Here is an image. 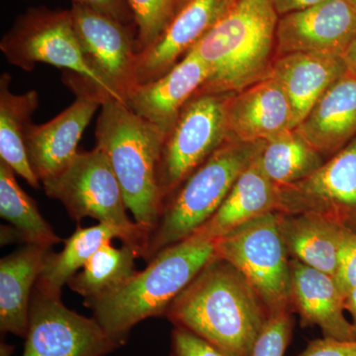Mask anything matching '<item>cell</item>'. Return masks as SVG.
Masks as SVG:
<instances>
[{
	"label": "cell",
	"instance_id": "cell-1",
	"mask_svg": "<svg viewBox=\"0 0 356 356\" xmlns=\"http://www.w3.org/2000/svg\"><path fill=\"white\" fill-rule=\"evenodd\" d=\"M268 310L236 267L213 257L165 317L231 356H250Z\"/></svg>",
	"mask_w": 356,
	"mask_h": 356
},
{
	"label": "cell",
	"instance_id": "cell-2",
	"mask_svg": "<svg viewBox=\"0 0 356 356\" xmlns=\"http://www.w3.org/2000/svg\"><path fill=\"white\" fill-rule=\"evenodd\" d=\"M278 16L273 0H235L191 49L209 69L195 95H233L270 76Z\"/></svg>",
	"mask_w": 356,
	"mask_h": 356
},
{
	"label": "cell",
	"instance_id": "cell-3",
	"mask_svg": "<svg viewBox=\"0 0 356 356\" xmlns=\"http://www.w3.org/2000/svg\"><path fill=\"white\" fill-rule=\"evenodd\" d=\"M214 242L187 238L159 252L123 286L90 301L93 318L123 346L135 325L149 318L165 316L172 302L214 257Z\"/></svg>",
	"mask_w": 356,
	"mask_h": 356
},
{
	"label": "cell",
	"instance_id": "cell-4",
	"mask_svg": "<svg viewBox=\"0 0 356 356\" xmlns=\"http://www.w3.org/2000/svg\"><path fill=\"white\" fill-rule=\"evenodd\" d=\"M95 137L96 147L108 159L120 184L128 210L152 234L163 208L158 166L165 136L125 103L108 98L102 103Z\"/></svg>",
	"mask_w": 356,
	"mask_h": 356
},
{
	"label": "cell",
	"instance_id": "cell-5",
	"mask_svg": "<svg viewBox=\"0 0 356 356\" xmlns=\"http://www.w3.org/2000/svg\"><path fill=\"white\" fill-rule=\"evenodd\" d=\"M264 142L227 138L166 199L143 259L149 262L161 250L186 240L203 226L219 209L243 170L261 154Z\"/></svg>",
	"mask_w": 356,
	"mask_h": 356
},
{
	"label": "cell",
	"instance_id": "cell-6",
	"mask_svg": "<svg viewBox=\"0 0 356 356\" xmlns=\"http://www.w3.org/2000/svg\"><path fill=\"white\" fill-rule=\"evenodd\" d=\"M42 182L46 195L60 201L72 220L79 224L84 218H92L113 227L123 245L144 257L151 231L129 218L120 184L98 147L79 152L65 170Z\"/></svg>",
	"mask_w": 356,
	"mask_h": 356
},
{
	"label": "cell",
	"instance_id": "cell-7",
	"mask_svg": "<svg viewBox=\"0 0 356 356\" xmlns=\"http://www.w3.org/2000/svg\"><path fill=\"white\" fill-rule=\"evenodd\" d=\"M280 212L266 213L214 242V254L245 276L269 314L291 310L290 257L280 228Z\"/></svg>",
	"mask_w": 356,
	"mask_h": 356
},
{
	"label": "cell",
	"instance_id": "cell-8",
	"mask_svg": "<svg viewBox=\"0 0 356 356\" xmlns=\"http://www.w3.org/2000/svg\"><path fill=\"white\" fill-rule=\"evenodd\" d=\"M0 50L9 64L25 72H32L39 63L55 65L74 74L79 83L102 96L103 102L111 98L84 58L70 10L29 9L4 35Z\"/></svg>",
	"mask_w": 356,
	"mask_h": 356
},
{
	"label": "cell",
	"instance_id": "cell-9",
	"mask_svg": "<svg viewBox=\"0 0 356 356\" xmlns=\"http://www.w3.org/2000/svg\"><path fill=\"white\" fill-rule=\"evenodd\" d=\"M229 95L193 96L166 136L158 166L163 204L182 182L228 138L226 102Z\"/></svg>",
	"mask_w": 356,
	"mask_h": 356
},
{
	"label": "cell",
	"instance_id": "cell-10",
	"mask_svg": "<svg viewBox=\"0 0 356 356\" xmlns=\"http://www.w3.org/2000/svg\"><path fill=\"white\" fill-rule=\"evenodd\" d=\"M276 212L325 218L356 234V138L308 177L277 187Z\"/></svg>",
	"mask_w": 356,
	"mask_h": 356
},
{
	"label": "cell",
	"instance_id": "cell-11",
	"mask_svg": "<svg viewBox=\"0 0 356 356\" xmlns=\"http://www.w3.org/2000/svg\"><path fill=\"white\" fill-rule=\"evenodd\" d=\"M22 356H104L119 348L95 318L34 289Z\"/></svg>",
	"mask_w": 356,
	"mask_h": 356
},
{
	"label": "cell",
	"instance_id": "cell-12",
	"mask_svg": "<svg viewBox=\"0 0 356 356\" xmlns=\"http://www.w3.org/2000/svg\"><path fill=\"white\" fill-rule=\"evenodd\" d=\"M74 31L86 62L110 97L125 103L135 86L137 47L134 27L83 4L72 2Z\"/></svg>",
	"mask_w": 356,
	"mask_h": 356
},
{
	"label": "cell",
	"instance_id": "cell-13",
	"mask_svg": "<svg viewBox=\"0 0 356 356\" xmlns=\"http://www.w3.org/2000/svg\"><path fill=\"white\" fill-rule=\"evenodd\" d=\"M355 38L356 7L346 0H325L281 16L276 58L298 51L343 56Z\"/></svg>",
	"mask_w": 356,
	"mask_h": 356
},
{
	"label": "cell",
	"instance_id": "cell-14",
	"mask_svg": "<svg viewBox=\"0 0 356 356\" xmlns=\"http://www.w3.org/2000/svg\"><path fill=\"white\" fill-rule=\"evenodd\" d=\"M76 99L55 118L31 125L26 135V151L40 181L65 170L79 152L77 145L103 99L97 93L76 89Z\"/></svg>",
	"mask_w": 356,
	"mask_h": 356
},
{
	"label": "cell",
	"instance_id": "cell-15",
	"mask_svg": "<svg viewBox=\"0 0 356 356\" xmlns=\"http://www.w3.org/2000/svg\"><path fill=\"white\" fill-rule=\"evenodd\" d=\"M235 0H191L146 50L137 54V86L156 81L170 72L181 56L210 31Z\"/></svg>",
	"mask_w": 356,
	"mask_h": 356
},
{
	"label": "cell",
	"instance_id": "cell-16",
	"mask_svg": "<svg viewBox=\"0 0 356 356\" xmlns=\"http://www.w3.org/2000/svg\"><path fill=\"white\" fill-rule=\"evenodd\" d=\"M208 76L207 65L191 50L163 76L135 86L126 96L125 104L166 138L181 110L198 92Z\"/></svg>",
	"mask_w": 356,
	"mask_h": 356
},
{
	"label": "cell",
	"instance_id": "cell-17",
	"mask_svg": "<svg viewBox=\"0 0 356 356\" xmlns=\"http://www.w3.org/2000/svg\"><path fill=\"white\" fill-rule=\"evenodd\" d=\"M226 120L228 139L245 143L262 142L295 129L286 93L271 76L229 95Z\"/></svg>",
	"mask_w": 356,
	"mask_h": 356
},
{
	"label": "cell",
	"instance_id": "cell-18",
	"mask_svg": "<svg viewBox=\"0 0 356 356\" xmlns=\"http://www.w3.org/2000/svg\"><path fill=\"white\" fill-rule=\"evenodd\" d=\"M289 303L293 313L299 314L302 327H318L330 339H356L334 278L295 259H290Z\"/></svg>",
	"mask_w": 356,
	"mask_h": 356
},
{
	"label": "cell",
	"instance_id": "cell-19",
	"mask_svg": "<svg viewBox=\"0 0 356 356\" xmlns=\"http://www.w3.org/2000/svg\"><path fill=\"white\" fill-rule=\"evenodd\" d=\"M348 70L343 56L321 53H290L274 60L270 76L286 93L295 129L310 113L321 97Z\"/></svg>",
	"mask_w": 356,
	"mask_h": 356
},
{
	"label": "cell",
	"instance_id": "cell-20",
	"mask_svg": "<svg viewBox=\"0 0 356 356\" xmlns=\"http://www.w3.org/2000/svg\"><path fill=\"white\" fill-rule=\"evenodd\" d=\"M318 153L332 156L356 138V76L332 84L296 128Z\"/></svg>",
	"mask_w": 356,
	"mask_h": 356
},
{
	"label": "cell",
	"instance_id": "cell-21",
	"mask_svg": "<svg viewBox=\"0 0 356 356\" xmlns=\"http://www.w3.org/2000/svg\"><path fill=\"white\" fill-rule=\"evenodd\" d=\"M51 248L26 243L0 261V331L25 337L30 303Z\"/></svg>",
	"mask_w": 356,
	"mask_h": 356
},
{
	"label": "cell",
	"instance_id": "cell-22",
	"mask_svg": "<svg viewBox=\"0 0 356 356\" xmlns=\"http://www.w3.org/2000/svg\"><path fill=\"white\" fill-rule=\"evenodd\" d=\"M259 156L238 177L217 212L191 238L215 241L254 218L276 211L277 187L262 170Z\"/></svg>",
	"mask_w": 356,
	"mask_h": 356
},
{
	"label": "cell",
	"instance_id": "cell-23",
	"mask_svg": "<svg viewBox=\"0 0 356 356\" xmlns=\"http://www.w3.org/2000/svg\"><path fill=\"white\" fill-rule=\"evenodd\" d=\"M280 228L290 259L334 277L343 227L325 218L282 214Z\"/></svg>",
	"mask_w": 356,
	"mask_h": 356
},
{
	"label": "cell",
	"instance_id": "cell-24",
	"mask_svg": "<svg viewBox=\"0 0 356 356\" xmlns=\"http://www.w3.org/2000/svg\"><path fill=\"white\" fill-rule=\"evenodd\" d=\"M8 74L0 77V159L24 178L28 184L39 188L40 179L33 172L27 151L26 135L31 117L39 106V95L30 90L23 95L11 92Z\"/></svg>",
	"mask_w": 356,
	"mask_h": 356
},
{
	"label": "cell",
	"instance_id": "cell-25",
	"mask_svg": "<svg viewBox=\"0 0 356 356\" xmlns=\"http://www.w3.org/2000/svg\"><path fill=\"white\" fill-rule=\"evenodd\" d=\"M113 238L121 240V235L118 229L109 225L99 222L83 228L79 224L74 233L65 241L64 248L58 254H49L35 289L48 296L60 298L63 287L70 278L86 266L98 248Z\"/></svg>",
	"mask_w": 356,
	"mask_h": 356
},
{
	"label": "cell",
	"instance_id": "cell-26",
	"mask_svg": "<svg viewBox=\"0 0 356 356\" xmlns=\"http://www.w3.org/2000/svg\"><path fill=\"white\" fill-rule=\"evenodd\" d=\"M135 250L123 245L120 248L105 243L98 248L81 271L70 278L67 285L72 291L90 301L116 291L138 273Z\"/></svg>",
	"mask_w": 356,
	"mask_h": 356
},
{
	"label": "cell",
	"instance_id": "cell-27",
	"mask_svg": "<svg viewBox=\"0 0 356 356\" xmlns=\"http://www.w3.org/2000/svg\"><path fill=\"white\" fill-rule=\"evenodd\" d=\"M259 159L262 170L276 187L298 182L325 163L324 156L296 129L266 140Z\"/></svg>",
	"mask_w": 356,
	"mask_h": 356
},
{
	"label": "cell",
	"instance_id": "cell-28",
	"mask_svg": "<svg viewBox=\"0 0 356 356\" xmlns=\"http://www.w3.org/2000/svg\"><path fill=\"white\" fill-rule=\"evenodd\" d=\"M0 215L26 243L51 245L65 242L44 219L37 203L21 188L15 172L0 159Z\"/></svg>",
	"mask_w": 356,
	"mask_h": 356
},
{
	"label": "cell",
	"instance_id": "cell-29",
	"mask_svg": "<svg viewBox=\"0 0 356 356\" xmlns=\"http://www.w3.org/2000/svg\"><path fill=\"white\" fill-rule=\"evenodd\" d=\"M137 27V54L156 41L175 15L173 0H127Z\"/></svg>",
	"mask_w": 356,
	"mask_h": 356
},
{
	"label": "cell",
	"instance_id": "cell-30",
	"mask_svg": "<svg viewBox=\"0 0 356 356\" xmlns=\"http://www.w3.org/2000/svg\"><path fill=\"white\" fill-rule=\"evenodd\" d=\"M293 327L294 318L290 309L269 316L250 356H284L291 341Z\"/></svg>",
	"mask_w": 356,
	"mask_h": 356
},
{
	"label": "cell",
	"instance_id": "cell-31",
	"mask_svg": "<svg viewBox=\"0 0 356 356\" xmlns=\"http://www.w3.org/2000/svg\"><path fill=\"white\" fill-rule=\"evenodd\" d=\"M334 278L344 299L356 288V234L350 229L341 235Z\"/></svg>",
	"mask_w": 356,
	"mask_h": 356
},
{
	"label": "cell",
	"instance_id": "cell-32",
	"mask_svg": "<svg viewBox=\"0 0 356 356\" xmlns=\"http://www.w3.org/2000/svg\"><path fill=\"white\" fill-rule=\"evenodd\" d=\"M170 356H231L182 327L172 332Z\"/></svg>",
	"mask_w": 356,
	"mask_h": 356
},
{
	"label": "cell",
	"instance_id": "cell-33",
	"mask_svg": "<svg viewBox=\"0 0 356 356\" xmlns=\"http://www.w3.org/2000/svg\"><path fill=\"white\" fill-rule=\"evenodd\" d=\"M299 356H356V339L339 341L323 337L310 341Z\"/></svg>",
	"mask_w": 356,
	"mask_h": 356
},
{
	"label": "cell",
	"instance_id": "cell-34",
	"mask_svg": "<svg viewBox=\"0 0 356 356\" xmlns=\"http://www.w3.org/2000/svg\"><path fill=\"white\" fill-rule=\"evenodd\" d=\"M72 2L90 7L123 24L131 27L136 26L135 18L127 0H72Z\"/></svg>",
	"mask_w": 356,
	"mask_h": 356
},
{
	"label": "cell",
	"instance_id": "cell-35",
	"mask_svg": "<svg viewBox=\"0 0 356 356\" xmlns=\"http://www.w3.org/2000/svg\"><path fill=\"white\" fill-rule=\"evenodd\" d=\"M325 0H273L274 8L278 15L283 16L295 11L304 10Z\"/></svg>",
	"mask_w": 356,
	"mask_h": 356
},
{
	"label": "cell",
	"instance_id": "cell-36",
	"mask_svg": "<svg viewBox=\"0 0 356 356\" xmlns=\"http://www.w3.org/2000/svg\"><path fill=\"white\" fill-rule=\"evenodd\" d=\"M344 62L348 67V72L356 76V38L351 42L343 54Z\"/></svg>",
	"mask_w": 356,
	"mask_h": 356
},
{
	"label": "cell",
	"instance_id": "cell-37",
	"mask_svg": "<svg viewBox=\"0 0 356 356\" xmlns=\"http://www.w3.org/2000/svg\"><path fill=\"white\" fill-rule=\"evenodd\" d=\"M344 310L348 311L353 318V325L356 332V288L344 299Z\"/></svg>",
	"mask_w": 356,
	"mask_h": 356
},
{
	"label": "cell",
	"instance_id": "cell-38",
	"mask_svg": "<svg viewBox=\"0 0 356 356\" xmlns=\"http://www.w3.org/2000/svg\"><path fill=\"white\" fill-rule=\"evenodd\" d=\"M188 1H191V0H173V2H175V14H177Z\"/></svg>",
	"mask_w": 356,
	"mask_h": 356
},
{
	"label": "cell",
	"instance_id": "cell-39",
	"mask_svg": "<svg viewBox=\"0 0 356 356\" xmlns=\"http://www.w3.org/2000/svg\"><path fill=\"white\" fill-rule=\"evenodd\" d=\"M346 1L350 2V4L356 7V0H346Z\"/></svg>",
	"mask_w": 356,
	"mask_h": 356
}]
</instances>
